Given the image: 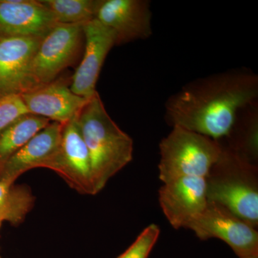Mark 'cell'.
I'll return each instance as SVG.
<instances>
[{"mask_svg":"<svg viewBox=\"0 0 258 258\" xmlns=\"http://www.w3.org/2000/svg\"><path fill=\"white\" fill-rule=\"evenodd\" d=\"M257 96L254 73L244 69L219 73L195 80L169 97L166 120L171 126L220 141L230 133L238 112Z\"/></svg>","mask_w":258,"mask_h":258,"instance_id":"obj_1","label":"cell"},{"mask_svg":"<svg viewBox=\"0 0 258 258\" xmlns=\"http://www.w3.org/2000/svg\"><path fill=\"white\" fill-rule=\"evenodd\" d=\"M88 148L95 195L133 159L134 141L108 115L98 93L76 116Z\"/></svg>","mask_w":258,"mask_h":258,"instance_id":"obj_2","label":"cell"},{"mask_svg":"<svg viewBox=\"0 0 258 258\" xmlns=\"http://www.w3.org/2000/svg\"><path fill=\"white\" fill-rule=\"evenodd\" d=\"M221 147L220 157L206 177L208 201L225 207L257 228V164L240 157L222 144Z\"/></svg>","mask_w":258,"mask_h":258,"instance_id":"obj_3","label":"cell"},{"mask_svg":"<svg viewBox=\"0 0 258 258\" xmlns=\"http://www.w3.org/2000/svg\"><path fill=\"white\" fill-rule=\"evenodd\" d=\"M172 128L159 144V179L164 184L181 177L206 179L221 154L220 142L181 127Z\"/></svg>","mask_w":258,"mask_h":258,"instance_id":"obj_4","label":"cell"},{"mask_svg":"<svg viewBox=\"0 0 258 258\" xmlns=\"http://www.w3.org/2000/svg\"><path fill=\"white\" fill-rule=\"evenodd\" d=\"M83 25L58 23L42 39L29 68V91L53 82L74 63L84 43Z\"/></svg>","mask_w":258,"mask_h":258,"instance_id":"obj_5","label":"cell"},{"mask_svg":"<svg viewBox=\"0 0 258 258\" xmlns=\"http://www.w3.org/2000/svg\"><path fill=\"white\" fill-rule=\"evenodd\" d=\"M186 229L202 240L223 241L239 258L258 254L257 228L219 204L208 201L203 212Z\"/></svg>","mask_w":258,"mask_h":258,"instance_id":"obj_6","label":"cell"},{"mask_svg":"<svg viewBox=\"0 0 258 258\" xmlns=\"http://www.w3.org/2000/svg\"><path fill=\"white\" fill-rule=\"evenodd\" d=\"M76 116L62 124L58 147L45 168L59 174L78 192L95 195L89 153Z\"/></svg>","mask_w":258,"mask_h":258,"instance_id":"obj_7","label":"cell"},{"mask_svg":"<svg viewBox=\"0 0 258 258\" xmlns=\"http://www.w3.org/2000/svg\"><path fill=\"white\" fill-rule=\"evenodd\" d=\"M152 13L147 0H101L96 19L115 35V45L152 35Z\"/></svg>","mask_w":258,"mask_h":258,"instance_id":"obj_8","label":"cell"},{"mask_svg":"<svg viewBox=\"0 0 258 258\" xmlns=\"http://www.w3.org/2000/svg\"><path fill=\"white\" fill-rule=\"evenodd\" d=\"M159 203L174 229H186L208 205L206 179L181 177L164 183L159 190Z\"/></svg>","mask_w":258,"mask_h":258,"instance_id":"obj_9","label":"cell"},{"mask_svg":"<svg viewBox=\"0 0 258 258\" xmlns=\"http://www.w3.org/2000/svg\"><path fill=\"white\" fill-rule=\"evenodd\" d=\"M85 50L82 61L71 80V91L83 98H92L108 52L115 45V35L96 19L83 25Z\"/></svg>","mask_w":258,"mask_h":258,"instance_id":"obj_10","label":"cell"},{"mask_svg":"<svg viewBox=\"0 0 258 258\" xmlns=\"http://www.w3.org/2000/svg\"><path fill=\"white\" fill-rule=\"evenodd\" d=\"M57 24L40 0H0V37L43 38Z\"/></svg>","mask_w":258,"mask_h":258,"instance_id":"obj_11","label":"cell"},{"mask_svg":"<svg viewBox=\"0 0 258 258\" xmlns=\"http://www.w3.org/2000/svg\"><path fill=\"white\" fill-rule=\"evenodd\" d=\"M42 39L0 37V98L29 91V68Z\"/></svg>","mask_w":258,"mask_h":258,"instance_id":"obj_12","label":"cell"},{"mask_svg":"<svg viewBox=\"0 0 258 258\" xmlns=\"http://www.w3.org/2000/svg\"><path fill=\"white\" fill-rule=\"evenodd\" d=\"M20 96L30 114L61 124L75 118L89 100L75 94L66 81L60 80Z\"/></svg>","mask_w":258,"mask_h":258,"instance_id":"obj_13","label":"cell"},{"mask_svg":"<svg viewBox=\"0 0 258 258\" xmlns=\"http://www.w3.org/2000/svg\"><path fill=\"white\" fill-rule=\"evenodd\" d=\"M62 128L53 122L35 134L0 168V181L14 184L26 171L45 168L58 147Z\"/></svg>","mask_w":258,"mask_h":258,"instance_id":"obj_14","label":"cell"},{"mask_svg":"<svg viewBox=\"0 0 258 258\" xmlns=\"http://www.w3.org/2000/svg\"><path fill=\"white\" fill-rule=\"evenodd\" d=\"M223 147L240 157L257 164L258 154L257 101L249 103L237 113L228 135L219 141Z\"/></svg>","mask_w":258,"mask_h":258,"instance_id":"obj_15","label":"cell"},{"mask_svg":"<svg viewBox=\"0 0 258 258\" xmlns=\"http://www.w3.org/2000/svg\"><path fill=\"white\" fill-rule=\"evenodd\" d=\"M50 120L32 114L22 115L0 132V168L35 134L50 124Z\"/></svg>","mask_w":258,"mask_h":258,"instance_id":"obj_16","label":"cell"},{"mask_svg":"<svg viewBox=\"0 0 258 258\" xmlns=\"http://www.w3.org/2000/svg\"><path fill=\"white\" fill-rule=\"evenodd\" d=\"M34 198L23 186L0 181V222L18 225L32 209Z\"/></svg>","mask_w":258,"mask_h":258,"instance_id":"obj_17","label":"cell"},{"mask_svg":"<svg viewBox=\"0 0 258 258\" xmlns=\"http://www.w3.org/2000/svg\"><path fill=\"white\" fill-rule=\"evenodd\" d=\"M57 23L84 25L96 19L101 0H40Z\"/></svg>","mask_w":258,"mask_h":258,"instance_id":"obj_18","label":"cell"},{"mask_svg":"<svg viewBox=\"0 0 258 258\" xmlns=\"http://www.w3.org/2000/svg\"><path fill=\"white\" fill-rule=\"evenodd\" d=\"M160 235V228L156 224L147 226L133 244L118 258H148Z\"/></svg>","mask_w":258,"mask_h":258,"instance_id":"obj_19","label":"cell"},{"mask_svg":"<svg viewBox=\"0 0 258 258\" xmlns=\"http://www.w3.org/2000/svg\"><path fill=\"white\" fill-rule=\"evenodd\" d=\"M20 95H10L0 98V132L22 115L28 114Z\"/></svg>","mask_w":258,"mask_h":258,"instance_id":"obj_20","label":"cell"},{"mask_svg":"<svg viewBox=\"0 0 258 258\" xmlns=\"http://www.w3.org/2000/svg\"><path fill=\"white\" fill-rule=\"evenodd\" d=\"M240 258H258V254L255 255L247 256V257H240Z\"/></svg>","mask_w":258,"mask_h":258,"instance_id":"obj_21","label":"cell"},{"mask_svg":"<svg viewBox=\"0 0 258 258\" xmlns=\"http://www.w3.org/2000/svg\"><path fill=\"white\" fill-rule=\"evenodd\" d=\"M2 224H3V222H0V227H1Z\"/></svg>","mask_w":258,"mask_h":258,"instance_id":"obj_22","label":"cell"},{"mask_svg":"<svg viewBox=\"0 0 258 258\" xmlns=\"http://www.w3.org/2000/svg\"><path fill=\"white\" fill-rule=\"evenodd\" d=\"M0 258H1V257H0Z\"/></svg>","mask_w":258,"mask_h":258,"instance_id":"obj_23","label":"cell"}]
</instances>
